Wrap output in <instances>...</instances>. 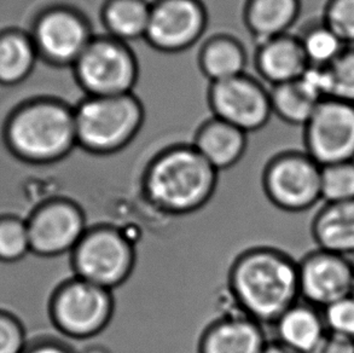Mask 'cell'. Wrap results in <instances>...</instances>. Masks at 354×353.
<instances>
[{
  "label": "cell",
  "instance_id": "484cf974",
  "mask_svg": "<svg viewBox=\"0 0 354 353\" xmlns=\"http://www.w3.org/2000/svg\"><path fill=\"white\" fill-rule=\"evenodd\" d=\"M30 253L27 221L19 215H0V263L21 262Z\"/></svg>",
  "mask_w": 354,
  "mask_h": 353
},
{
  "label": "cell",
  "instance_id": "52a82bcc",
  "mask_svg": "<svg viewBox=\"0 0 354 353\" xmlns=\"http://www.w3.org/2000/svg\"><path fill=\"white\" fill-rule=\"evenodd\" d=\"M48 314L56 329L68 338L91 339L111 323L113 291L74 276L55 289Z\"/></svg>",
  "mask_w": 354,
  "mask_h": 353
},
{
  "label": "cell",
  "instance_id": "e0dca14e",
  "mask_svg": "<svg viewBox=\"0 0 354 353\" xmlns=\"http://www.w3.org/2000/svg\"><path fill=\"white\" fill-rule=\"evenodd\" d=\"M192 144L219 172L234 168L243 158L248 147V134L212 116L197 127Z\"/></svg>",
  "mask_w": 354,
  "mask_h": 353
},
{
  "label": "cell",
  "instance_id": "5b68a950",
  "mask_svg": "<svg viewBox=\"0 0 354 353\" xmlns=\"http://www.w3.org/2000/svg\"><path fill=\"white\" fill-rule=\"evenodd\" d=\"M72 72L85 96H120L133 93L140 69L129 44L101 34L93 37Z\"/></svg>",
  "mask_w": 354,
  "mask_h": 353
},
{
  "label": "cell",
  "instance_id": "7a4b0ae2",
  "mask_svg": "<svg viewBox=\"0 0 354 353\" xmlns=\"http://www.w3.org/2000/svg\"><path fill=\"white\" fill-rule=\"evenodd\" d=\"M229 286L241 312L261 325H274L300 299L297 263L270 247L239 255L230 269Z\"/></svg>",
  "mask_w": 354,
  "mask_h": 353
},
{
  "label": "cell",
  "instance_id": "8992f818",
  "mask_svg": "<svg viewBox=\"0 0 354 353\" xmlns=\"http://www.w3.org/2000/svg\"><path fill=\"white\" fill-rule=\"evenodd\" d=\"M28 32L41 62L71 69L96 35L85 12L66 3L39 10Z\"/></svg>",
  "mask_w": 354,
  "mask_h": 353
},
{
  "label": "cell",
  "instance_id": "7402d4cb",
  "mask_svg": "<svg viewBox=\"0 0 354 353\" xmlns=\"http://www.w3.org/2000/svg\"><path fill=\"white\" fill-rule=\"evenodd\" d=\"M39 61L28 30L17 27L0 30V87L24 84L33 74Z\"/></svg>",
  "mask_w": 354,
  "mask_h": 353
},
{
  "label": "cell",
  "instance_id": "8fae6325",
  "mask_svg": "<svg viewBox=\"0 0 354 353\" xmlns=\"http://www.w3.org/2000/svg\"><path fill=\"white\" fill-rule=\"evenodd\" d=\"M207 103L212 116L248 134L263 129L273 115L270 89L247 73L209 84Z\"/></svg>",
  "mask_w": 354,
  "mask_h": 353
},
{
  "label": "cell",
  "instance_id": "4fadbf2b",
  "mask_svg": "<svg viewBox=\"0 0 354 353\" xmlns=\"http://www.w3.org/2000/svg\"><path fill=\"white\" fill-rule=\"evenodd\" d=\"M304 145L322 168L354 161V103L322 100L304 126Z\"/></svg>",
  "mask_w": 354,
  "mask_h": 353
},
{
  "label": "cell",
  "instance_id": "d6a6232c",
  "mask_svg": "<svg viewBox=\"0 0 354 353\" xmlns=\"http://www.w3.org/2000/svg\"><path fill=\"white\" fill-rule=\"evenodd\" d=\"M312 353H354V339L326 332L324 338Z\"/></svg>",
  "mask_w": 354,
  "mask_h": 353
},
{
  "label": "cell",
  "instance_id": "f1b7e54d",
  "mask_svg": "<svg viewBox=\"0 0 354 353\" xmlns=\"http://www.w3.org/2000/svg\"><path fill=\"white\" fill-rule=\"evenodd\" d=\"M329 68L333 98L354 103V46H347Z\"/></svg>",
  "mask_w": 354,
  "mask_h": 353
},
{
  "label": "cell",
  "instance_id": "30bf717a",
  "mask_svg": "<svg viewBox=\"0 0 354 353\" xmlns=\"http://www.w3.org/2000/svg\"><path fill=\"white\" fill-rule=\"evenodd\" d=\"M208 21L203 0H153L144 42L158 53H185L201 40Z\"/></svg>",
  "mask_w": 354,
  "mask_h": 353
},
{
  "label": "cell",
  "instance_id": "e575fe53",
  "mask_svg": "<svg viewBox=\"0 0 354 353\" xmlns=\"http://www.w3.org/2000/svg\"><path fill=\"white\" fill-rule=\"evenodd\" d=\"M263 353H297L295 351H292V350L288 349L287 346H284V345L281 344V343H278V341H273V343H270L268 341V346L265 347Z\"/></svg>",
  "mask_w": 354,
  "mask_h": 353
},
{
  "label": "cell",
  "instance_id": "d6986e66",
  "mask_svg": "<svg viewBox=\"0 0 354 353\" xmlns=\"http://www.w3.org/2000/svg\"><path fill=\"white\" fill-rule=\"evenodd\" d=\"M278 343L297 353H312L326 334L321 309L297 301L273 325Z\"/></svg>",
  "mask_w": 354,
  "mask_h": 353
},
{
  "label": "cell",
  "instance_id": "9c48e42d",
  "mask_svg": "<svg viewBox=\"0 0 354 353\" xmlns=\"http://www.w3.org/2000/svg\"><path fill=\"white\" fill-rule=\"evenodd\" d=\"M263 186L279 210L306 212L322 201V166L306 152H283L265 166Z\"/></svg>",
  "mask_w": 354,
  "mask_h": 353
},
{
  "label": "cell",
  "instance_id": "d4e9b609",
  "mask_svg": "<svg viewBox=\"0 0 354 353\" xmlns=\"http://www.w3.org/2000/svg\"><path fill=\"white\" fill-rule=\"evenodd\" d=\"M297 38L310 66L328 67L347 48L337 34L322 19L307 24Z\"/></svg>",
  "mask_w": 354,
  "mask_h": 353
},
{
  "label": "cell",
  "instance_id": "6da1fadb",
  "mask_svg": "<svg viewBox=\"0 0 354 353\" xmlns=\"http://www.w3.org/2000/svg\"><path fill=\"white\" fill-rule=\"evenodd\" d=\"M1 139L21 163L35 166L59 163L77 148L74 105L48 95L22 100L6 115Z\"/></svg>",
  "mask_w": 354,
  "mask_h": 353
},
{
  "label": "cell",
  "instance_id": "ba28073f",
  "mask_svg": "<svg viewBox=\"0 0 354 353\" xmlns=\"http://www.w3.org/2000/svg\"><path fill=\"white\" fill-rule=\"evenodd\" d=\"M71 255L74 276L109 291L127 281L136 264L133 244L111 225L88 228Z\"/></svg>",
  "mask_w": 354,
  "mask_h": 353
},
{
  "label": "cell",
  "instance_id": "2e32d148",
  "mask_svg": "<svg viewBox=\"0 0 354 353\" xmlns=\"http://www.w3.org/2000/svg\"><path fill=\"white\" fill-rule=\"evenodd\" d=\"M268 344L263 325L243 314L229 315L208 325L198 353H263Z\"/></svg>",
  "mask_w": 354,
  "mask_h": 353
},
{
  "label": "cell",
  "instance_id": "277c9868",
  "mask_svg": "<svg viewBox=\"0 0 354 353\" xmlns=\"http://www.w3.org/2000/svg\"><path fill=\"white\" fill-rule=\"evenodd\" d=\"M77 148L98 156L120 153L143 129L145 108L138 96H84L74 105Z\"/></svg>",
  "mask_w": 354,
  "mask_h": 353
},
{
  "label": "cell",
  "instance_id": "4dcf8cb0",
  "mask_svg": "<svg viewBox=\"0 0 354 353\" xmlns=\"http://www.w3.org/2000/svg\"><path fill=\"white\" fill-rule=\"evenodd\" d=\"M28 343L19 317L0 309V353H24Z\"/></svg>",
  "mask_w": 354,
  "mask_h": 353
},
{
  "label": "cell",
  "instance_id": "ac0fdd59",
  "mask_svg": "<svg viewBox=\"0 0 354 353\" xmlns=\"http://www.w3.org/2000/svg\"><path fill=\"white\" fill-rule=\"evenodd\" d=\"M301 0H245L242 19L255 44L290 32L301 14Z\"/></svg>",
  "mask_w": 354,
  "mask_h": 353
},
{
  "label": "cell",
  "instance_id": "5bb4252c",
  "mask_svg": "<svg viewBox=\"0 0 354 353\" xmlns=\"http://www.w3.org/2000/svg\"><path fill=\"white\" fill-rule=\"evenodd\" d=\"M300 298L318 309L352 296L354 265L348 257L317 248L297 263Z\"/></svg>",
  "mask_w": 354,
  "mask_h": 353
},
{
  "label": "cell",
  "instance_id": "ffe728a7",
  "mask_svg": "<svg viewBox=\"0 0 354 353\" xmlns=\"http://www.w3.org/2000/svg\"><path fill=\"white\" fill-rule=\"evenodd\" d=\"M247 64V48L232 34H213L201 44L197 53L198 69L209 84L242 75Z\"/></svg>",
  "mask_w": 354,
  "mask_h": 353
},
{
  "label": "cell",
  "instance_id": "9a60e30c",
  "mask_svg": "<svg viewBox=\"0 0 354 353\" xmlns=\"http://www.w3.org/2000/svg\"><path fill=\"white\" fill-rule=\"evenodd\" d=\"M253 64L259 80L270 87L295 82L308 67L300 40L290 33L257 44Z\"/></svg>",
  "mask_w": 354,
  "mask_h": 353
},
{
  "label": "cell",
  "instance_id": "1f68e13d",
  "mask_svg": "<svg viewBox=\"0 0 354 353\" xmlns=\"http://www.w3.org/2000/svg\"><path fill=\"white\" fill-rule=\"evenodd\" d=\"M297 80L318 102L333 98V78L329 66L323 67L308 64V67Z\"/></svg>",
  "mask_w": 354,
  "mask_h": 353
},
{
  "label": "cell",
  "instance_id": "603a6c76",
  "mask_svg": "<svg viewBox=\"0 0 354 353\" xmlns=\"http://www.w3.org/2000/svg\"><path fill=\"white\" fill-rule=\"evenodd\" d=\"M150 8V0H104L100 10L104 34L129 45L144 40Z\"/></svg>",
  "mask_w": 354,
  "mask_h": 353
},
{
  "label": "cell",
  "instance_id": "836d02e7",
  "mask_svg": "<svg viewBox=\"0 0 354 353\" xmlns=\"http://www.w3.org/2000/svg\"><path fill=\"white\" fill-rule=\"evenodd\" d=\"M24 353H75L69 346L53 338H38L29 341Z\"/></svg>",
  "mask_w": 354,
  "mask_h": 353
},
{
  "label": "cell",
  "instance_id": "44dd1931",
  "mask_svg": "<svg viewBox=\"0 0 354 353\" xmlns=\"http://www.w3.org/2000/svg\"><path fill=\"white\" fill-rule=\"evenodd\" d=\"M318 248L350 257L354 254V201L324 202L311 224Z\"/></svg>",
  "mask_w": 354,
  "mask_h": 353
},
{
  "label": "cell",
  "instance_id": "7c38bea8",
  "mask_svg": "<svg viewBox=\"0 0 354 353\" xmlns=\"http://www.w3.org/2000/svg\"><path fill=\"white\" fill-rule=\"evenodd\" d=\"M26 221L30 253L41 258L72 253L88 229L82 207L64 197L44 201L30 212Z\"/></svg>",
  "mask_w": 354,
  "mask_h": 353
},
{
  "label": "cell",
  "instance_id": "4316f807",
  "mask_svg": "<svg viewBox=\"0 0 354 353\" xmlns=\"http://www.w3.org/2000/svg\"><path fill=\"white\" fill-rule=\"evenodd\" d=\"M322 201H354V161L322 168Z\"/></svg>",
  "mask_w": 354,
  "mask_h": 353
},
{
  "label": "cell",
  "instance_id": "f546056e",
  "mask_svg": "<svg viewBox=\"0 0 354 353\" xmlns=\"http://www.w3.org/2000/svg\"><path fill=\"white\" fill-rule=\"evenodd\" d=\"M326 330L354 339V296H346L322 310Z\"/></svg>",
  "mask_w": 354,
  "mask_h": 353
},
{
  "label": "cell",
  "instance_id": "d590c367",
  "mask_svg": "<svg viewBox=\"0 0 354 353\" xmlns=\"http://www.w3.org/2000/svg\"><path fill=\"white\" fill-rule=\"evenodd\" d=\"M80 353H111L109 350L103 347V346H90L82 351Z\"/></svg>",
  "mask_w": 354,
  "mask_h": 353
},
{
  "label": "cell",
  "instance_id": "83f0119b",
  "mask_svg": "<svg viewBox=\"0 0 354 353\" xmlns=\"http://www.w3.org/2000/svg\"><path fill=\"white\" fill-rule=\"evenodd\" d=\"M322 19L347 46H354V0H328Z\"/></svg>",
  "mask_w": 354,
  "mask_h": 353
},
{
  "label": "cell",
  "instance_id": "3957f363",
  "mask_svg": "<svg viewBox=\"0 0 354 353\" xmlns=\"http://www.w3.org/2000/svg\"><path fill=\"white\" fill-rule=\"evenodd\" d=\"M218 173L192 143L172 144L155 154L144 170V199L166 215H190L211 200Z\"/></svg>",
  "mask_w": 354,
  "mask_h": 353
},
{
  "label": "cell",
  "instance_id": "cb8c5ba5",
  "mask_svg": "<svg viewBox=\"0 0 354 353\" xmlns=\"http://www.w3.org/2000/svg\"><path fill=\"white\" fill-rule=\"evenodd\" d=\"M272 114L292 126H305L311 119L317 105L315 100L299 80L270 87Z\"/></svg>",
  "mask_w": 354,
  "mask_h": 353
}]
</instances>
